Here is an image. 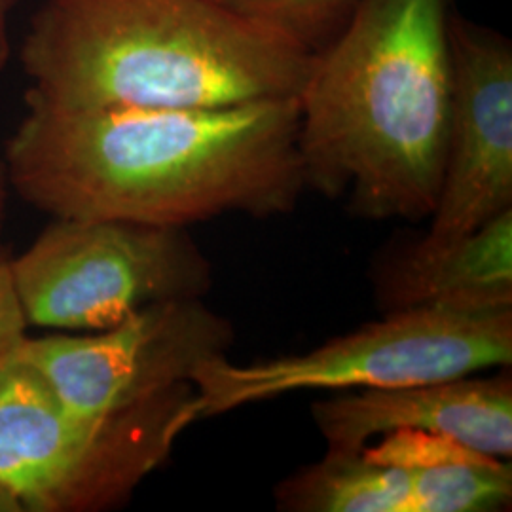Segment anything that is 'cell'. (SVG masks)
Returning a JSON list of instances; mask_svg holds the SVG:
<instances>
[{"instance_id": "6da1fadb", "label": "cell", "mask_w": 512, "mask_h": 512, "mask_svg": "<svg viewBox=\"0 0 512 512\" xmlns=\"http://www.w3.org/2000/svg\"><path fill=\"white\" fill-rule=\"evenodd\" d=\"M2 160L52 219L186 228L294 211L306 192L296 97L219 109H69L25 99Z\"/></svg>"}, {"instance_id": "7a4b0ae2", "label": "cell", "mask_w": 512, "mask_h": 512, "mask_svg": "<svg viewBox=\"0 0 512 512\" xmlns=\"http://www.w3.org/2000/svg\"><path fill=\"white\" fill-rule=\"evenodd\" d=\"M450 0H359L313 50L298 101L306 190L368 220L429 219L450 101Z\"/></svg>"}, {"instance_id": "3957f363", "label": "cell", "mask_w": 512, "mask_h": 512, "mask_svg": "<svg viewBox=\"0 0 512 512\" xmlns=\"http://www.w3.org/2000/svg\"><path fill=\"white\" fill-rule=\"evenodd\" d=\"M311 50L226 0H40L25 99L69 109H219L296 97Z\"/></svg>"}, {"instance_id": "277c9868", "label": "cell", "mask_w": 512, "mask_h": 512, "mask_svg": "<svg viewBox=\"0 0 512 512\" xmlns=\"http://www.w3.org/2000/svg\"><path fill=\"white\" fill-rule=\"evenodd\" d=\"M194 385L145 403L84 414L18 355L0 368V480L25 512L124 505L171 456L192 416Z\"/></svg>"}, {"instance_id": "5b68a950", "label": "cell", "mask_w": 512, "mask_h": 512, "mask_svg": "<svg viewBox=\"0 0 512 512\" xmlns=\"http://www.w3.org/2000/svg\"><path fill=\"white\" fill-rule=\"evenodd\" d=\"M512 310L387 311L321 348L236 365L220 357L192 378L194 423L302 391H357L427 384L511 368Z\"/></svg>"}, {"instance_id": "8992f818", "label": "cell", "mask_w": 512, "mask_h": 512, "mask_svg": "<svg viewBox=\"0 0 512 512\" xmlns=\"http://www.w3.org/2000/svg\"><path fill=\"white\" fill-rule=\"evenodd\" d=\"M29 327L90 332L154 302L203 298L209 258L186 228L54 219L10 260Z\"/></svg>"}, {"instance_id": "52a82bcc", "label": "cell", "mask_w": 512, "mask_h": 512, "mask_svg": "<svg viewBox=\"0 0 512 512\" xmlns=\"http://www.w3.org/2000/svg\"><path fill=\"white\" fill-rule=\"evenodd\" d=\"M232 321L202 298L154 302L107 329L25 338L19 357L54 387L61 401L84 414L145 403L228 351Z\"/></svg>"}, {"instance_id": "ba28073f", "label": "cell", "mask_w": 512, "mask_h": 512, "mask_svg": "<svg viewBox=\"0 0 512 512\" xmlns=\"http://www.w3.org/2000/svg\"><path fill=\"white\" fill-rule=\"evenodd\" d=\"M452 101L439 198L410 249L433 255L512 209V44L450 14Z\"/></svg>"}, {"instance_id": "9c48e42d", "label": "cell", "mask_w": 512, "mask_h": 512, "mask_svg": "<svg viewBox=\"0 0 512 512\" xmlns=\"http://www.w3.org/2000/svg\"><path fill=\"white\" fill-rule=\"evenodd\" d=\"M311 416L332 452H361L378 437L423 431L492 458H512L509 374L338 391L311 404Z\"/></svg>"}, {"instance_id": "30bf717a", "label": "cell", "mask_w": 512, "mask_h": 512, "mask_svg": "<svg viewBox=\"0 0 512 512\" xmlns=\"http://www.w3.org/2000/svg\"><path fill=\"white\" fill-rule=\"evenodd\" d=\"M378 294L387 311L512 310V209L439 253L408 249L389 266Z\"/></svg>"}, {"instance_id": "8fae6325", "label": "cell", "mask_w": 512, "mask_h": 512, "mask_svg": "<svg viewBox=\"0 0 512 512\" xmlns=\"http://www.w3.org/2000/svg\"><path fill=\"white\" fill-rule=\"evenodd\" d=\"M275 503L289 512H412L410 476L363 452L327 450L275 488Z\"/></svg>"}, {"instance_id": "7c38bea8", "label": "cell", "mask_w": 512, "mask_h": 512, "mask_svg": "<svg viewBox=\"0 0 512 512\" xmlns=\"http://www.w3.org/2000/svg\"><path fill=\"white\" fill-rule=\"evenodd\" d=\"M406 471L412 512H492L511 505V459L475 454Z\"/></svg>"}, {"instance_id": "4fadbf2b", "label": "cell", "mask_w": 512, "mask_h": 512, "mask_svg": "<svg viewBox=\"0 0 512 512\" xmlns=\"http://www.w3.org/2000/svg\"><path fill=\"white\" fill-rule=\"evenodd\" d=\"M308 50L321 48L346 23L359 0H226Z\"/></svg>"}, {"instance_id": "5bb4252c", "label": "cell", "mask_w": 512, "mask_h": 512, "mask_svg": "<svg viewBox=\"0 0 512 512\" xmlns=\"http://www.w3.org/2000/svg\"><path fill=\"white\" fill-rule=\"evenodd\" d=\"M27 327L10 272V260L0 256V368L18 355L27 338Z\"/></svg>"}, {"instance_id": "9a60e30c", "label": "cell", "mask_w": 512, "mask_h": 512, "mask_svg": "<svg viewBox=\"0 0 512 512\" xmlns=\"http://www.w3.org/2000/svg\"><path fill=\"white\" fill-rule=\"evenodd\" d=\"M23 0H0V73L12 57V16Z\"/></svg>"}, {"instance_id": "2e32d148", "label": "cell", "mask_w": 512, "mask_h": 512, "mask_svg": "<svg viewBox=\"0 0 512 512\" xmlns=\"http://www.w3.org/2000/svg\"><path fill=\"white\" fill-rule=\"evenodd\" d=\"M0 512H25L23 503L2 480H0Z\"/></svg>"}, {"instance_id": "e0dca14e", "label": "cell", "mask_w": 512, "mask_h": 512, "mask_svg": "<svg viewBox=\"0 0 512 512\" xmlns=\"http://www.w3.org/2000/svg\"><path fill=\"white\" fill-rule=\"evenodd\" d=\"M10 183H8V173H6V165L0 156V230H2V222L6 215V205H8V196H10Z\"/></svg>"}]
</instances>
